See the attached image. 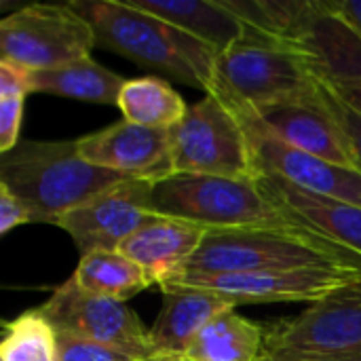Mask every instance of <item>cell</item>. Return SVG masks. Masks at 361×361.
Wrapping results in <instances>:
<instances>
[{"label": "cell", "mask_w": 361, "mask_h": 361, "mask_svg": "<svg viewBox=\"0 0 361 361\" xmlns=\"http://www.w3.org/2000/svg\"><path fill=\"white\" fill-rule=\"evenodd\" d=\"M70 4L91 23L99 47L201 89L205 95L214 89L218 53L205 42L131 2L78 0Z\"/></svg>", "instance_id": "6da1fadb"}, {"label": "cell", "mask_w": 361, "mask_h": 361, "mask_svg": "<svg viewBox=\"0 0 361 361\" xmlns=\"http://www.w3.org/2000/svg\"><path fill=\"white\" fill-rule=\"evenodd\" d=\"M131 180L87 163L76 140L19 142L0 154V184L30 212L32 222L55 224L104 190Z\"/></svg>", "instance_id": "7a4b0ae2"}, {"label": "cell", "mask_w": 361, "mask_h": 361, "mask_svg": "<svg viewBox=\"0 0 361 361\" xmlns=\"http://www.w3.org/2000/svg\"><path fill=\"white\" fill-rule=\"evenodd\" d=\"M296 269L361 271V256L309 228L283 222L228 231H207L197 254L180 273L226 275Z\"/></svg>", "instance_id": "3957f363"}, {"label": "cell", "mask_w": 361, "mask_h": 361, "mask_svg": "<svg viewBox=\"0 0 361 361\" xmlns=\"http://www.w3.org/2000/svg\"><path fill=\"white\" fill-rule=\"evenodd\" d=\"M317 80L313 66L300 53L245 36L218 55L216 82L209 93L222 97L235 112H260L311 97Z\"/></svg>", "instance_id": "277c9868"}, {"label": "cell", "mask_w": 361, "mask_h": 361, "mask_svg": "<svg viewBox=\"0 0 361 361\" xmlns=\"http://www.w3.org/2000/svg\"><path fill=\"white\" fill-rule=\"evenodd\" d=\"M152 214L184 220L205 231L286 222L264 199L256 178L237 180L205 173H171L154 182Z\"/></svg>", "instance_id": "5b68a950"}, {"label": "cell", "mask_w": 361, "mask_h": 361, "mask_svg": "<svg viewBox=\"0 0 361 361\" xmlns=\"http://www.w3.org/2000/svg\"><path fill=\"white\" fill-rule=\"evenodd\" d=\"M173 173L220 178H256L252 140L243 121L216 93L188 106L186 116L169 129Z\"/></svg>", "instance_id": "8992f818"}, {"label": "cell", "mask_w": 361, "mask_h": 361, "mask_svg": "<svg viewBox=\"0 0 361 361\" xmlns=\"http://www.w3.org/2000/svg\"><path fill=\"white\" fill-rule=\"evenodd\" d=\"M91 23L68 4H27L0 21V59L32 72L91 57Z\"/></svg>", "instance_id": "52a82bcc"}, {"label": "cell", "mask_w": 361, "mask_h": 361, "mask_svg": "<svg viewBox=\"0 0 361 361\" xmlns=\"http://www.w3.org/2000/svg\"><path fill=\"white\" fill-rule=\"evenodd\" d=\"M57 334L97 343L142 361H154L150 330L127 302L80 290L70 277L38 307Z\"/></svg>", "instance_id": "ba28073f"}, {"label": "cell", "mask_w": 361, "mask_h": 361, "mask_svg": "<svg viewBox=\"0 0 361 361\" xmlns=\"http://www.w3.org/2000/svg\"><path fill=\"white\" fill-rule=\"evenodd\" d=\"M361 277L357 269H296V271H260V273H226L197 275L180 273L163 281V290H195L218 294L241 305L269 302H319L332 292Z\"/></svg>", "instance_id": "9c48e42d"}, {"label": "cell", "mask_w": 361, "mask_h": 361, "mask_svg": "<svg viewBox=\"0 0 361 361\" xmlns=\"http://www.w3.org/2000/svg\"><path fill=\"white\" fill-rule=\"evenodd\" d=\"M275 44L307 57L315 74L334 85L361 82V34L334 0H302Z\"/></svg>", "instance_id": "30bf717a"}, {"label": "cell", "mask_w": 361, "mask_h": 361, "mask_svg": "<svg viewBox=\"0 0 361 361\" xmlns=\"http://www.w3.org/2000/svg\"><path fill=\"white\" fill-rule=\"evenodd\" d=\"M152 186L146 180H125L66 214L57 226L72 237L80 256L118 252L123 241L154 218Z\"/></svg>", "instance_id": "8fae6325"}, {"label": "cell", "mask_w": 361, "mask_h": 361, "mask_svg": "<svg viewBox=\"0 0 361 361\" xmlns=\"http://www.w3.org/2000/svg\"><path fill=\"white\" fill-rule=\"evenodd\" d=\"M264 351L361 353V277L271 330Z\"/></svg>", "instance_id": "7c38bea8"}, {"label": "cell", "mask_w": 361, "mask_h": 361, "mask_svg": "<svg viewBox=\"0 0 361 361\" xmlns=\"http://www.w3.org/2000/svg\"><path fill=\"white\" fill-rule=\"evenodd\" d=\"M319 82V80H317ZM247 129L269 133L283 144L343 167H355L351 148L336 118L326 108L319 89L305 99L279 104L260 112H235Z\"/></svg>", "instance_id": "4fadbf2b"}, {"label": "cell", "mask_w": 361, "mask_h": 361, "mask_svg": "<svg viewBox=\"0 0 361 361\" xmlns=\"http://www.w3.org/2000/svg\"><path fill=\"white\" fill-rule=\"evenodd\" d=\"M76 144L87 163L131 180L159 182L173 173L169 129H152L123 118L78 137Z\"/></svg>", "instance_id": "5bb4252c"}, {"label": "cell", "mask_w": 361, "mask_h": 361, "mask_svg": "<svg viewBox=\"0 0 361 361\" xmlns=\"http://www.w3.org/2000/svg\"><path fill=\"white\" fill-rule=\"evenodd\" d=\"M247 129V127H245ZM254 152V167L258 173L277 176L313 195L330 197L361 207V171L343 167L309 152L296 150L281 140L247 129Z\"/></svg>", "instance_id": "9a60e30c"}, {"label": "cell", "mask_w": 361, "mask_h": 361, "mask_svg": "<svg viewBox=\"0 0 361 361\" xmlns=\"http://www.w3.org/2000/svg\"><path fill=\"white\" fill-rule=\"evenodd\" d=\"M256 184L286 222L309 228L361 256V207L313 195L271 173H258Z\"/></svg>", "instance_id": "2e32d148"}, {"label": "cell", "mask_w": 361, "mask_h": 361, "mask_svg": "<svg viewBox=\"0 0 361 361\" xmlns=\"http://www.w3.org/2000/svg\"><path fill=\"white\" fill-rule=\"evenodd\" d=\"M205 233L207 231L197 224L154 214L152 220L123 241L118 252L140 264L152 286L159 288L186 267L197 254Z\"/></svg>", "instance_id": "e0dca14e"}, {"label": "cell", "mask_w": 361, "mask_h": 361, "mask_svg": "<svg viewBox=\"0 0 361 361\" xmlns=\"http://www.w3.org/2000/svg\"><path fill=\"white\" fill-rule=\"evenodd\" d=\"M231 309H237L235 302L218 294L163 290V309L150 330L154 360L182 357L201 330Z\"/></svg>", "instance_id": "ac0fdd59"}, {"label": "cell", "mask_w": 361, "mask_h": 361, "mask_svg": "<svg viewBox=\"0 0 361 361\" xmlns=\"http://www.w3.org/2000/svg\"><path fill=\"white\" fill-rule=\"evenodd\" d=\"M135 8L157 15L192 38L226 53L247 36L245 23L222 0H129Z\"/></svg>", "instance_id": "d6986e66"}, {"label": "cell", "mask_w": 361, "mask_h": 361, "mask_svg": "<svg viewBox=\"0 0 361 361\" xmlns=\"http://www.w3.org/2000/svg\"><path fill=\"white\" fill-rule=\"evenodd\" d=\"M125 82L127 78L104 68L91 57L32 72V93H49L102 106H116Z\"/></svg>", "instance_id": "ffe728a7"}, {"label": "cell", "mask_w": 361, "mask_h": 361, "mask_svg": "<svg viewBox=\"0 0 361 361\" xmlns=\"http://www.w3.org/2000/svg\"><path fill=\"white\" fill-rule=\"evenodd\" d=\"M267 334L231 309L212 319L182 355L184 361H262Z\"/></svg>", "instance_id": "44dd1931"}, {"label": "cell", "mask_w": 361, "mask_h": 361, "mask_svg": "<svg viewBox=\"0 0 361 361\" xmlns=\"http://www.w3.org/2000/svg\"><path fill=\"white\" fill-rule=\"evenodd\" d=\"M72 279L89 294L121 302L152 288L146 271L121 252H91L80 256Z\"/></svg>", "instance_id": "7402d4cb"}, {"label": "cell", "mask_w": 361, "mask_h": 361, "mask_svg": "<svg viewBox=\"0 0 361 361\" xmlns=\"http://www.w3.org/2000/svg\"><path fill=\"white\" fill-rule=\"evenodd\" d=\"M116 108L123 112L125 121L152 129H171L188 112L184 97L159 76L127 80Z\"/></svg>", "instance_id": "603a6c76"}, {"label": "cell", "mask_w": 361, "mask_h": 361, "mask_svg": "<svg viewBox=\"0 0 361 361\" xmlns=\"http://www.w3.org/2000/svg\"><path fill=\"white\" fill-rule=\"evenodd\" d=\"M0 361H59V334L38 311H25L4 326Z\"/></svg>", "instance_id": "cb8c5ba5"}, {"label": "cell", "mask_w": 361, "mask_h": 361, "mask_svg": "<svg viewBox=\"0 0 361 361\" xmlns=\"http://www.w3.org/2000/svg\"><path fill=\"white\" fill-rule=\"evenodd\" d=\"M317 89H319V95L326 104V108L330 110V114L336 118V123L341 125L343 133H345V140L351 148V157H353V163H355V169L361 171V114L351 110L336 93L334 89L330 87L328 80H324L319 76V82H317Z\"/></svg>", "instance_id": "d4e9b609"}, {"label": "cell", "mask_w": 361, "mask_h": 361, "mask_svg": "<svg viewBox=\"0 0 361 361\" xmlns=\"http://www.w3.org/2000/svg\"><path fill=\"white\" fill-rule=\"evenodd\" d=\"M59 361H142L123 351L59 334Z\"/></svg>", "instance_id": "484cf974"}, {"label": "cell", "mask_w": 361, "mask_h": 361, "mask_svg": "<svg viewBox=\"0 0 361 361\" xmlns=\"http://www.w3.org/2000/svg\"><path fill=\"white\" fill-rule=\"evenodd\" d=\"M23 104L25 97L21 95H11V97H0V154L13 150L21 140V118H23Z\"/></svg>", "instance_id": "4316f807"}, {"label": "cell", "mask_w": 361, "mask_h": 361, "mask_svg": "<svg viewBox=\"0 0 361 361\" xmlns=\"http://www.w3.org/2000/svg\"><path fill=\"white\" fill-rule=\"evenodd\" d=\"M30 93H32V70L11 59H0V97H11V95L27 97Z\"/></svg>", "instance_id": "83f0119b"}, {"label": "cell", "mask_w": 361, "mask_h": 361, "mask_svg": "<svg viewBox=\"0 0 361 361\" xmlns=\"http://www.w3.org/2000/svg\"><path fill=\"white\" fill-rule=\"evenodd\" d=\"M27 222H32V218L25 205L4 184H0V233L6 235Z\"/></svg>", "instance_id": "f1b7e54d"}, {"label": "cell", "mask_w": 361, "mask_h": 361, "mask_svg": "<svg viewBox=\"0 0 361 361\" xmlns=\"http://www.w3.org/2000/svg\"><path fill=\"white\" fill-rule=\"evenodd\" d=\"M264 361H361V353H294L264 351Z\"/></svg>", "instance_id": "f546056e"}, {"label": "cell", "mask_w": 361, "mask_h": 361, "mask_svg": "<svg viewBox=\"0 0 361 361\" xmlns=\"http://www.w3.org/2000/svg\"><path fill=\"white\" fill-rule=\"evenodd\" d=\"M326 80V78H324ZM330 82V80H328ZM330 87L334 89V93L355 112L361 114V82H347V85H334L330 82Z\"/></svg>", "instance_id": "4dcf8cb0"}, {"label": "cell", "mask_w": 361, "mask_h": 361, "mask_svg": "<svg viewBox=\"0 0 361 361\" xmlns=\"http://www.w3.org/2000/svg\"><path fill=\"white\" fill-rule=\"evenodd\" d=\"M336 8L343 13V17L361 34V0H334Z\"/></svg>", "instance_id": "1f68e13d"}, {"label": "cell", "mask_w": 361, "mask_h": 361, "mask_svg": "<svg viewBox=\"0 0 361 361\" xmlns=\"http://www.w3.org/2000/svg\"><path fill=\"white\" fill-rule=\"evenodd\" d=\"M154 361H184L182 357H163V360H154Z\"/></svg>", "instance_id": "d6a6232c"}, {"label": "cell", "mask_w": 361, "mask_h": 361, "mask_svg": "<svg viewBox=\"0 0 361 361\" xmlns=\"http://www.w3.org/2000/svg\"><path fill=\"white\" fill-rule=\"evenodd\" d=\"M262 361H264V360H262Z\"/></svg>", "instance_id": "836d02e7"}]
</instances>
